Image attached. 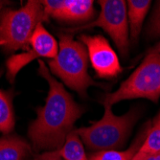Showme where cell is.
Masks as SVG:
<instances>
[{"label":"cell","instance_id":"6da1fadb","mask_svg":"<svg viewBox=\"0 0 160 160\" xmlns=\"http://www.w3.org/2000/svg\"><path fill=\"white\" fill-rule=\"evenodd\" d=\"M38 74L49 83L46 103L37 110L38 117L29 127L28 134L36 151H59L64 145L74 124L84 112L62 83L58 82L42 61H38Z\"/></svg>","mask_w":160,"mask_h":160},{"label":"cell","instance_id":"7a4b0ae2","mask_svg":"<svg viewBox=\"0 0 160 160\" xmlns=\"http://www.w3.org/2000/svg\"><path fill=\"white\" fill-rule=\"evenodd\" d=\"M59 52L48 62L53 74L59 77L66 86L85 97L90 85H98L87 72L88 54L81 41L68 33L59 34Z\"/></svg>","mask_w":160,"mask_h":160},{"label":"cell","instance_id":"3957f363","mask_svg":"<svg viewBox=\"0 0 160 160\" xmlns=\"http://www.w3.org/2000/svg\"><path fill=\"white\" fill-rule=\"evenodd\" d=\"M48 21L40 1L31 0L18 10L5 9L0 13V46L7 53L27 51L37 26Z\"/></svg>","mask_w":160,"mask_h":160},{"label":"cell","instance_id":"277c9868","mask_svg":"<svg viewBox=\"0 0 160 160\" xmlns=\"http://www.w3.org/2000/svg\"><path fill=\"white\" fill-rule=\"evenodd\" d=\"M104 116L91 126L76 129L85 146L93 151H112L126 143L138 120V109H132L122 116L112 113L111 107L105 106Z\"/></svg>","mask_w":160,"mask_h":160},{"label":"cell","instance_id":"5b68a950","mask_svg":"<svg viewBox=\"0 0 160 160\" xmlns=\"http://www.w3.org/2000/svg\"><path fill=\"white\" fill-rule=\"evenodd\" d=\"M144 98L157 103L160 98V54L150 52L119 88L102 96L100 103L113 106L124 100Z\"/></svg>","mask_w":160,"mask_h":160},{"label":"cell","instance_id":"8992f818","mask_svg":"<svg viewBox=\"0 0 160 160\" xmlns=\"http://www.w3.org/2000/svg\"><path fill=\"white\" fill-rule=\"evenodd\" d=\"M101 11L99 17L84 25L73 27L66 30L68 34L91 29L102 28L114 41L120 55L126 58L129 47V29L128 21V7L124 0H100Z\"/></svg>","mask_w":160,"mask_h":160},{"label":"cell","instance_id":"52a82bcc","mask_svg":"<svg viewBox=\"0 0 160 160\" xmlns=\"http://www.w3.org/2000/svg\"><path fill=\"white\" fill-rule=\"evenodd\" d=\"M59 52V44L55 38L39 23L31 37L30 47L24 53L13 55L6 62L7 74L6 77L10 82L16 79L18 72L36 59L49 58L54 59Z\"/></svg>","mask_w":160,"mask_h":160},{"label":"cell","instance_id":"ba28073f","mask_svg":"<svg viewBox=\"0 0 160 160\" xmlns=\"http://www.w3.org/2000/svg\"><path fill=\"white\" fill-rule=\"evenodd\" d=\"M79 40L85 45L91 66L99 78L113 79L121 73L119 58L104 37L81 35Z\"/></svg>","mask_w":160,"mask_h":160},{"label":"cell","instance_id":"9c48e42d","mask_svg":"<svg viewBox=\"0 0 160 160\" xmlns=\"http://www.w3.org/2000/svg\"><path fill=\"white\" fill-rule=\"evenodd\" d=\"M48 18L72 22L89 21L95 16L93 1L90 0H55L40 1Z\"/></svg>","mask_w":160,"mask_h":160},{"label":"cell","instance_id":"30bf717a","mask_svg":"<svg viewBox=\"0 0 160 160\" xmlns=\"http://www.w3.org/2000/svg\"><path fill=\"white\" fill-rule=\"evenodd\" d=\"M152 5L150 0H129L127 2L129 41L136 43L140 36L143 22Z\"/></svg>","mask_w":160,"mask_h":160},{"label":"cell","instance_id":"8fae6325","mask_svg":"<svg viewBox=\"0 0 160 160\" xmlns=\"http://www.w3.org/2000/svg\"><path fill=\"white\" fill-rule=\"evenodd\" d=\"M31 148L29 144L16 135L0 138V160H24Z\"/></svg>","mask_w":160,"mask_h":160},{"label":"cell","instance_id":"7c38bea8","mask_svg":"<svg viewBox=\"0 0 160 160\" xmlns=\"http://www.w3.org/2000/svg\"><path fill=\"white\" fill-rule=\"evenodd\" d=\"M149 125H147L146 129L138 136V138L134 141V143L132 145L128 150L127 151H102L97 152L89 156V160H132L137 152L139 151L140 147L142 146L143 142L146 139V136L148 134V132L150 129Z\"/></svg>","mask_w":160,"mask_h":160},{"label":"cell","instance_id":"4fadbf2b","mask_svg":"<svg viewBox=\"0 0 160 160\" xmlns=\"http://www.w3.org/2000/svg\"><path fill=\"white\" fill-rule=\"evenodd\" d=\"M56 155L60 156L62 160H89L85 154L82 139L73 129L67 135L64 145L59 151L53 152Z\"/></svg>","mask_w":160,"mask_h":160},{"label":"cell","instance_id":"5bb4252c","mask_svg":"<svg viewBox=\"0 0 160 160\" xmlns=\"http://www.w3.org/2000/svg\"><path fill=\"white\" fill-rule=\"evenodd\" d=\"M160 152V113L156 116L150 127L146 139L132 160Z\"/></svg>","mask_w":160,"mask_h":160},{"label":"cell","instance_id":"9a60e30c","mask_svg":"<svg viewBox=\"0 0 160 160\" xmlns=\"http://www.w3.org/2000/svg\"><path fill=\"white\" fill-rule=\"evenodd\" d=\"M12 97L13 94L12 91L0 89V132L4 134L10 133L14 127Z\"/></svg>","mask_w":160,"mask_h":160},{"label":"cell","instance_id":"2e32d148","mask_svg":"<svg viewBox=\"0 0 160 160\" xmlns=\"http://www.w3.org/2000/svg\"><path fill=\"white\" fill-rule=\"evenodd\" d=\"M148 34L151 37H160V1L154 9L148 26Z\"/></svg>","mask_w":160,"mask_h":160},{"label":"cell","instance_id":"e0dca14e","mask_svg":"<svg viewBox=\"0 0 160 160\" xmlns=\"http://www.w3.org/2000/svg\"><path fill=\"white\" fill-rule=\"evenodd\" d=\"M40 160H62L60 156L56 155L53 152H48L38 156Z\"/></svg>","mask_w":160,"mask_h":160},{"label":"cell","instance_id":"ac0fdd59","mask_svg":"<svg viewBox=\"0 0 160 160\" xmlns=\"http://www.w3.org/2000/svg\"><path fill=\"white\" fill-rule=\"evenodd\" d=\"M136 160H160V152L156 153V154H152V155H148V156H145Z\"/></svg>","mask_w":160,"mask_h":160},{"label":"cell","instance_id":"d6986e66","mask_svg":"<svg viewBox=\"0 0 160 160\" xmlns=\"http://www.w3.org/2000/svg\"><path fill=\"white\" fill-rule=\"evenodd\" d=\"M150 52H154V53L160 54V42L157 43V44H156L153 48H152V49L150 50Z\"/></svg>","mask_w":160,"mask_h":160},{"label":"cell","instance_id":"ffe728a7","mask_svg":"<svg viewBox=\"0 0 160 160\" xmlns=\"http://www.w3.org/2000/svg\"><path fill=\"white\" fill-rule=\"evenodd\" d=\"M5 4H6V2H4V1H0V10H1V9L4 7Z\"/></svg>","mask_w":160,"mask_h":160},{"label":"cell","instance_id":"44dd1931","mask_svg":"<svg viewBox=\"0 0 160 160\" xmlns=\"http://www.w3.org/2000/svg\"><path fill=\"white\" fill-rule=\"evenodd\" d=\"M36 160H40V159H39L38 157H37V159H36Z\"/></svg>","mask_w":160,"mask_h":160}]
</instances>
